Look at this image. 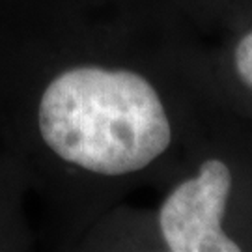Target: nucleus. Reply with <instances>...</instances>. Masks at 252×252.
<instances>
[{
  "label": "nucleus",
  "instance_id": "1",
  "mask_svg": "<svg viewBox=\"0 0 252 252\" xmlns=\"http://www.w3.org/2000/svg\"><path fill=\"white\" fill-rule=\"evenodd\" d=\"M37 129L56 157L99 176L142 170L172 142L152 82L129 69L97 65L65 69L47 84Z\"/></svg>",
  "mask_w": 252,
  "mask_h": 252
},
{
  "label": "nucleus",
  "instance_id": "2",
  "mask_svg": "<svg viewBox=\"0 0 252 252\" xmlns=\"http://www.w3.org/2000/svg\"><path fill=\"white\" fill-rule=\"evenodd\" d=\"M232 172L220 159L202 162L196 178L180 183L162 202L159 226L172 252H239L222 230Z\"/></svg>",
  "mask_w": 252,
  "mask_h": 252
},
{
  "label": "nucleus",
  "instance_id": "3",
  "mask_svg": "<svg viewBox=\"0 0 252 252\" xmlns=\"http://www.w3.org/2000/svg\"><path fill=\"white\" fill-rule=\"evenodd\" d=\"M235 69L241 81L252 90V32L237 43L235 49Z\"/></svg>",
  "mask_w": 252,
  "mask_h": 252
}]
</instances>
